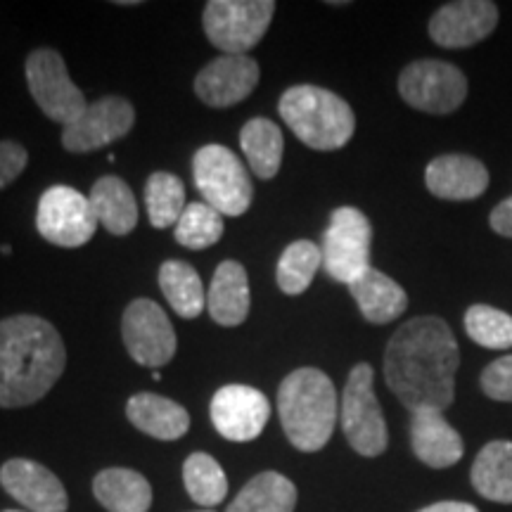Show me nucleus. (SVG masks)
<instances>
[{"instance_id": "f257e3e1", "label": "nucleus", "mask_w": 512, "mask_h": 512, "mask_svg": "<svg viewBox=\"0 0 512 512\" xmlns=\"http://www.w3.org/2000/svg\"><path fill=\"white\" fill-rule=\"evenodd\" d=\"M458 342L446 320L420 316L403 323L384 351V380L408 411L437 408L456 399Z\"/></svg>"}, {"instance_id": "f03ea898", "label": "nucleus", "mask_w": 512, "mask_h": 512, "mask_svg": "<svg viewBox=\"0 0 512 512\" xmlns=\"http://www.w3.org/2000/svg\"><path fill=\"white\" fill-rule=\"evenodd\" d=\"M67 368V349L46 318L22 313L0 320V408L41 401Z\"/></svg>"}, {"instance_id": "7ed1b4c3", "label": "nucleus", "mask_w": 512, "mask_h": 512, "mask_svg": "<svg viewBox=\"0 0 512 512\" xmlns=\"http://www.w3.org/2000/svg\"><path fill=\"white\" fill-rule=\"evenodd\" d=\"M335 384L323 370L299 368L278 389V415L294 448L316 453L328 444L337 425Z\"/></svg>"}, {"instance_id": "20e7f679", "label": "nucleus", "mask_w": 512, "mask_h": 512, "mask_svg": "<svg viewBox=\"0 0 512 512\" xmlns=\"http://www.w3.org/2000/svg\"><path fill=\"white\" fill-rule=\"evenodd\" d=\"M278 110L294 136L320 152L339 150L356 131V117L349 102L320 86L290 88L280 98Z\"/></svg>"}, {"instance_id": "39448f33", "label": "nucleus", "mask_w": 512, "mask_h": 512, "mask_svg": "<svg viewBox=\"0 0 512 512\" xmlns=\"http://www.w3.org/2000/svg\"><path fill=\"white\" fill-rule=\"evenodd\" d=\"M195 185L209 207L221 216H242L252 204V181L233 150L223 145H204L192 159Z\"/></svg>"}, {"instance_id": "423d86ee", "label": "nucleus", "mask_w": 512, "mask_h": 512, "mask_svg": "<svg viewBox=\"0 0 512 512\" xmlns=\"http://www.w3.org/2000/svg\"><path fill=\"white\" fill-rule=\"evenodd\" d=\"M342 430L358 456L375 458L387 451V422L375 396V373L368 363H358L349 373L342 396Z\"/></svg>"}, {"instance_id": "0eeeda50", "label": "nucleus", "mask_w": 512, "mask_h": 512, "mask_svg": "<svg viewBox=\"0 0 512 512\" xmlns=\"http://www.w3.org/2000/svg\"><path fill=\"white\" fill-rule=\"evenodd\" d=\"M273 0H211L204 8V34L223 55H245L266 36Z\"/></svg>"}, {"instance_id": "6e6552de", "label": "nucleus", "mask_w": 512, "mask_h": 512, "mask_svg": "<svg viewBox=\"0 0 512 512\" xmlns=\"http://www.w3.org/2000/svg\"><path fill=\"white\" fill-rule=\"evenodd\" d=\"M373 226L361 209L339 207L332 211L323 235V268L337 283L351 285L370 268Z\"/></svg>"}, {"instance_id": "1a4fd4ad", "label": "nucleus", "mask_w": 512, "mask_h": 512, "mask_svg": "<svg viewBox=\"0 0 512 512\" xmlns=\"http://www.w3.org/2000/svg\"><path fill=\"white\" fill-rule=\"evenodd\" d=\"M27 83L31 98L41 112L57 124L67 126L86 110L81 88L69 79L67 64L53 48H38L27 57Z\"/></svg>"}, {"instance_id": "9d476101", "label": "nucleus", "mask_w": 512, "mask_h": 512, "mask_svg": "<svg viewBox=\"0 0 512 512\" xmlns=\"http://www.w3.org/2000/svg\"><path fill=\"white\" fill-rule=\"evenodd\" d=\"M36 228L50 245L81 247L95 235L98 219L86 195L69 185H53L38 200Z\"/></svg>"}, {"instance_id": "9b49d317", "label": "nucleus", "mask_w": 512, "mask_h": 512, "mask_svg": "<svg viewBox=\"0 0 512 512\" xmlns=\"http://www.w3.org/2000/svg\"><path fill=\"white\" fill-rule=\"evenodd\" d=\"M399 93L413 110L451 114L467 98V79L458 67L448 62L418 60L401 72Z\"/></svg>"}, {"instance_id": "f8f14e48", "label": "nucleus", "mask_w": 512, "mask_h": 512, "mask_svg": "<svg viewBox=\"0 0 512 512\" xmlns=\"http://www.w3.org/2000/svg\"><path fill=\"white\" fill-rule=\"evenodd\" d=\"M121 337L131 358L145 368H162L176 354V330L152 299H136L121 318Z\"/></svg>"}, {"instance_id": "ddd939ff", "label": "nucleus", "mask_w": 512, "mask_h": 512, "mask_svg": "<svg viewBox=\"0 0 512 512\" xmlns=\"http://www.w3.org/2000/svg\"><path fill=\"white\" fill-rule=\"evenodd\" d=\"M136 124V112L133 105L119 95H107L86 105L79 117L69 121L62 131V145L67 152L100 150V147L124 138Z\"/></svg>"}, {"instance_id": "4468645a", "label": "nucleus", "mask_w": 512, "mask_h": 512, "mask_svg": "<svg viewBox=\"0 0 512 512\" xmlns=\"http://www.w3.org/2000/svg\"><path fill=\"white\" fill-rule=\"evenodd\" d=\"M211 422L223 439L254 441L271 418V403L259 389L247 384H226L211 399Z\"/></svg>"}, {"instance_id": "2eb2a0df", "label": "nucleus", "mask_w": 512, "mask_h": 512, "mask_svg": "<svg viewBox=\"0 0 512 512\" xmlns=\"http://www.w3.org/2000/svg\"><path fill=\"white\" fill-rule=\"evenodd\" d=\"M498 8L489 0L446 3L430 19V38L441 48H470L494 34Z\"/></svg>"}, {"instance_id": "dca6fc26", "label": "nucleus", "mask_w": 512, "mask_h": 512, "mask_svg": "<svg viewBox=\"0 0 512 512\" xmlns=\"http://www.w3.org/2000/svg\"><path fill=\"white\" fill-rule=\"evenodd\" d=\"M259 64L247 55H221L195 79V93L209 107H233L259 86Z\"/></svg>"}, {"instance_id": "f3484780", "label": "nucleus", "mask_w": 512, "mask_h": 512, "mask_svg": "<svg viewBox=\"0 0 512 512\" xmlns=\"http://www.w3.org/2000/svg\"><path fill=\"white\" fill-rule=\"evenodd\" d=\"M0 484L29 512H67L69 498L48 467L27 458H12L0 467Z\"/></svg>"}, {"instance_id": "a211bd4d", "label": "nucleus", "mask_w": 512, "mask_h": 512, "mask_svg": "<svg viewBox=\"0 0 512 512\" xmlns=\"http://www.w3.org/2000/svg\"><path fill=\"white\" fill-rule=\"evenodd\" d=\"M411 448L420 463L434 470L456 465L465 453L463 437L437 408H418L411 413Z\"/></svg>"}, {"instance_id": "6ab92c4d", "label": "nucleus", "mask_w": 512, "mask_h": 512, "mask_svg": "<svg viewBox=\"0 0 512 512\" xmlns=\"http://www.w3.org/2000/svg\"><path fill=\"white\" fill-rule=\"evenodd\" d=\"M425 185L439 200H475L489 188V171L475 157L441 155L427 166Z\"/></svg>"}, {"instance_id": "aec40b11", "label": "nucleus", "mask_w": 512, "mask_h": 512, "mask_svg": "<svg viewBox=\"0 0 512 512\" xmlns=\"http://www.w3.org/2000/svg\"><path fill=\"white\" fill-rule=\"evenodd\" d=\"M126 415L136 430L159 441H176L185 437L190 430L188 411H185L181 403L159 394H133L126 403Z\"/></svg>"}, {"instance_id": "412c9836", "label": "nucleus", "mask_w": 512, "mask_h": 512, "mask_svg": "<svg viewBox=\"0 0 512 512\" xmlns=\"http://www.w3.org/2000/svg\"><path fill=\"white\" fill-rule=\"evenodd\" d=\"M249 278L245 266L238 261H223L216 268L214 280H211L207 294L209 316L223 328H235L242 325L249 316Z\"/></svg>"}, {"instance_id": "4be33fe9", "label": "nucleus", "mask_w": 512, "mask_h": 512, "mask_svg": "<svg viewBox=\"0 0 512 512\" xmlns=\"http://www.w3.org/2000/svg\"><path fill=\"white\" fill-rule=\"evenodd\" d=\"M349 292L368 323H392V320L399 318L408 309L406 290L373 266L349 285Z\"/></svg>"}, {"instance_id": "5701e85b", "label": "nucleus", "mask_w": 512, "mask_h": 512, "mask_svg": "<svg viewBox=\"0 0 512 512\" xmlns=\"http://www.w3.org/2000/svg\"><path fill=\"white\" fill-rule=\"evenodd\" d=\"M93 494L107 512H147L152 505V486L136 470L110 467L93 479Z\"/></svg>"}, {"instance_id": "b1692460", "label": "nucleus", "mask_w": 512, "mask_h": 512, "mask_svg": "<svg viewBox=\"0 0 512 512\" xmlns=\"http://www.w3.org/2000/svg\"><path fill=\"white\" fill-rule=\"evenodd\" d=\"M475 491L491 503H512V441H491L477 453L470 470Z\"/></svg>"}, {"instance_id": "393cba45", "label": "nucleus", "mask_w": 512, "mask_h": 512, "mask_svg": "<svg viewBox=\"0 0 512 512\" xmlns=\"http://www.w3.org/2000/svg\"><path fill=\"white\" fill-rule=\"evenodd\" d=\"M95 219L112 235H128L138 223V204L133 190L119 176H105L93 185L91 197Z\"/></svg>"}, {"instance_id": "a878e982", "label": "nucleus", "mask_w": 512, "mask_h": 512, "mask_svg": "<svg viewBox=\"0 0 512 512\" xmlns=\"http://www.w3.org/2000/svg\"><path fill=\"white\" fill-rule=\"evenodd\" d=\"M240 147L245 152L249 169L261 181H271L273 176H278L285 150L283 131L278 124L264 117L249 119L240 131Z\"/></svg>"}, {"instance_id": "bb28decb", "label": "nucleus", "mask_w": 512, "mask_h": 512, "mask_svg": "<svg viewBox=\"0 0 512 512\" xmlns=\"http://www.w3.org/2000/svg\"><path fill=\"white\" fill-rule=\"evenodd\" d=\"M297 486L280 472H261L249 479L226 512H294Z\"/></svg>"}, {"instance_id": "cd10ccee", "label": "nucleus", "mask_w": 512, "mask_h": 512, "mask_svg": "<svg viewBox=\"0 0 512 512\" xmlns=\"http://www.w3.org/2000/svg\"><path fill=\"white\" fill-rule=\"evenodd\" d=\"M159 287L181 318H197L207 304L200 273L185 261H164L159 268Z\"/></svg>"}, {"instance_id": "c85d7f7f", "label": "nucleus", "mask_w": 512, "mask_h": 512, "mask_svg": "<svg viewBox=\"0 0 512 512\" xmlns=\"http://www.w3.org/2000/svg\"><path fill=\"white\" fill-rule=\"evenodd\" d=\"M323 264V252L316 242L311 240H297L285 249L278 261V271H275V280L278 287L290 297H297L309 290L313 283V275Z\"/></svg>"}, {"instance_id": "c756f323", "label": "nucleus", "mask_w": 512, "mask_h": 512, "mask_svg": "<svg viewBox=\"0 0 512 512\" xmlns=\"http://www.w3.org/2000/svg\"><path fill=\"white\" fill-rule=\"evenodd\" d=\"M183 482L192 501L202 508H214L228 496L226 472L209 453H192L185 460Z\"/></svg>"}, {"instance_id": "7c9ffc66", "label": "nucleus", "mask_w": 512, "mask_h": 512, "mask_svg": "<svg viewBox=\"0 0 512 512\" xmlns=\"http://www.w3.org/2000/svg\"><path fill=\"white\" fill-rule=\"evenodd\" d=\"M145 202L152 226H176L178 219L183 216L185 207H188V202H185V185L178 176L166 174V171H157V174L147 178Z\"/></svg>"}, {"instance_id": "2f4dec72", "label": "nucleus", "mask_w": 512, "mask_h": 512, "mask_svg": "<svg viewBox=\"0 0 512 512\" xmlns=\"http://www.w3.org/2000/svg\"><path fill=\"white\" fill-rule=\"evenodd\" d=\"M223 216L207 202H190L176 223V242L188 249H207L221 240Z\"/></svg>"}, {"instance_id": "473e14b6", "label": "nucleus", "mask_w": 512, "mask_h": 512, "mask_svg": "<svg viewBox=\"0 0 512 512\" xmlns=\"http://www.w3.org/2000/svg\"><path fill=\"white\" fill-rule=\"evenodd\" d=\"M465 332L472 342L486 349L512 347V316L486 304L470 306L465 313Z\"/></svg>"}, {"instance_id": "72a5a7b5", "label": "nucleus", "mask_w": 512, "mask_h": 512, "mask_svg": "<svg viewBox=\"0 0 512 512\" xmlns=\"http://www.w3.org/2000/svg\"><path fill=\"white\" fill-rule=\"evenodd\" d=\"M482 392L494 401L512 403V356H503L482 373Z\"/></svg>"}, {"instance_id": "f704fd0d", "label": "nucleus", "mask_w": 512, "mask_h": 512, "mask_svg": "<svg viewBox=\"0 0 512 512\" xmlns=\"http://www.w3.org/2000/svg\"><path fill=\"white\" fill-rule=\"evenodd\" d=\"M29 152L15 140H0V190L8 188L27 169Z\"/></svg>"}, {"instance_id": "c9c22d12", "label": "nucleus", "mask_w": 512, "mask_h": 512, "mask_svg": "<svg viewBox=\"0 0 512 512\" xmlns=\"http://www.w3.org/2000/svg\"><path fill=\"white\" fill-rule=\"evenodd\" d=\"M489 226L494 233L503 235V238H512V197L503 200L494 211H491Z\"/></svg>"}, {"instance_id": "e433bc0d", "label": "nucleus", "mask_w": 512, "mask_h": 512, "mask_svg": "<svg viewBox=\"0 0 512 512\" xmlns=\"http://www.w3.org/2000/svg\"><path fill=\"white\" fill-rule=\"evenodd\" d=\"M418 512H479V510L475 505L463 503V501H441V503L427 505V508H422Z\"/></svg>"}, {"instance_id": "4c0bfd02", "label": "nucleus", "mask_w": 512, "mask_h": 512, "mask_svg": "<svg viewBox=\"0 0 512 512\" xmlns=\"http://www.w3.org/2000/svg\"><path fill=\"white\" fill-rule=\"evenodd\" d=\"M5 512H19V510H5Z\"/></svg>"}, {"instance_id": "58836bf2", "label": "nucleus", "mask_w": 512, "mask_h": 512, "mask_svg": "<svg viewBox=\"0 0 512 512\" xmlns=\"http://www.w3.org/2000/svg\"><path fill=\"white\" fill-rule=\"evenodd\" d=\"M197 512H211V510H197Z\"/></svg>"}]
</instances>
